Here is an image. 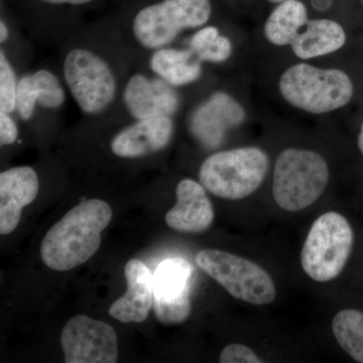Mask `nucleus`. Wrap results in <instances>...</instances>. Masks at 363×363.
<instances>
[{
    "label": "nucleus",
    "instance_id": "nucleus-29",
    "mask_svg": "<svg viewBox=\"0 0 363 363\" xmlns=\"http://www.w3.org/2000/svg\"><path fill=\"white\" fill-rule=\"evenodd\" d=\"M313 6L319 11H325L329 9L332 4V0H312Z\"/></svg>",
    "mask_w": 363,
    "mask_h": 363
},
{
    "label": "nucleus",
    "instance_id": "nucleus-7",
    "mask_svg": "<svg viewBox=\"0 0 363 363\" xmlns=\"http://www.w3.org/2000/svg\"><path fill=\"white\" fill-rule=\"evenodd\" d=\"M350 222L337 212H327L314 221L301 252V264L313 281L325 283L337 278L353 247Z\"/></svg>",
    "mask_w": 363,
    "mask_h": 363
},
{
    "label": "nucleus",
    "instance_id": "nucleus-30",
    "mask_svg": "<svg viewBox=\"0 0 363 363\" xmlns=\"http://www.w3.org/2000/svg\"><path fill=\"white\" fill-rule=\"evenodd\" d=\"M358 147H359L360 152L363 155V124L362 130H360L359 135H358Z\"/></svg>",
    "mask_w": 363,
    "mask_h": 363
},
{
    "label": "nucleus",
    "instance_id": "nucleus-19",
    "mask_svg": "<svg viewBox=\"0 0 363 363\" xmlns=\"http://www.w3.org/2000/svg\"><path fill=\"white\" fill-rule=\"evenodd\" d=\"M307 30L293 40L294 54L301 59H312L338 51L346 42L342 26L330 20L307 21Z\"/></svg>",
    "mask_w": 363,
    "mask_h": 363
},
{
    "label": "nucleus",
    "instance_id": "nucleus-14",
    "mask_svg": "<svg viewBox=\"0 0 363 363\" xmlns=\"http://www.w3.org/2000/svg\"><path fill=\"white\" fill-rule=\"evenodd\" d=\"M37 172L28 166L14 167L0 174V233L6 235L18 227L23 208L39 193Z\"/></svg>",
    "mask_w": 363,
    "mask_h": 363
},
{
    "label": "nucleus",
    "instance_id": "nucleus-22",
    "mask_svg": "<svg viewBox=\"0 0 363 363\" xmlns=\"http://www.w3.org/2000/svg\"><path fill=\"white\" fill-rule=\"evenodd\" d=\"M18 80L9 57L0 51V111L13 113L16 109Z\"/></svg>",
    "mask_w": 363,
    "mask_h": 363
},
{
    "label": "nucleus",
    "instance_id": "nucleus-31",
    "mask_svg": "<svg viewBox=\"0 0 363 363\" xmlns=\"http://www.w3.org/2000/svg\"><path fill=\"white\" fill-rule=\"evenodd\" d=\"M267 1L272 2V4H281V2L286 1V0H267Z\"/></svg>",
    "mask_w": 363,
    "mask_h": 363
},
{
    "label": "nucleus",
    "instance_id": "nucleus-27",
    "mask_svg": "<svg viewBox=\"0 0 363 363\" xmlns=\"http://www.w3.org/2000/svg\"><path fill=\"white\" fill-rule=\"evenodd\" d=\"M42 1L45 2V4H58V6H61V4H70V6H82V4L92 2L93 0H42Z\"/></svg>",
    "mask_w": 363,
    "mask_h": 363
},
{
    "label": "nucleus",
    "instance_id": "nucleus-25",
    "mask_svg": "<svg viewBox=\"0 0 363 363\" xmlns=\"http://www.w3.org/2000/svg\"><path fill=\"white\" fill-rule=\"evenodd\" d=\"M18 126L14 121L13 113L0 111V145H13L18 138Z\"/></svg>",
    "mask_w": 363,
    "mask_h": 363
},
{
    "label": "nucleus",
    "instance_id": "nucleus-6",
    "mask_svg": "<svg viewBox=\"0 0 363 363\" xmlns=\"http://www.w3.org/2000/svg\"><path fill=\"white\" fill-rule=\"evenodd\" d=\"M210 0H162L143 7L131 23V35L143 49L169 47L183 30L204 26L211 16Z\"/></svg>",
    "mask_w": 363,
    "mask_h": 363
},
{
    "label": "nucleus",
    "instance_id": "nucleus-9",
    "mask_svg": "<svg viewBox=\"0 0 363 363\" xmlns=\"http://www.w3.org/2000/svg\"><path fill=\"white\" fill-rule=\"evenodd\" d=\"M61 344L67 363H116L118 358L114 329L84 315L67 322L62 330Z\"/></svg>",
    "mask_w": 363,
    "mask_h": 363
},
{
    "label": "nucleus",
    "instance_id": "nucleus-16",
    "mask_svg": "<svg viewBox=\"0 0 363 363\" xmlns=\"http://www.w3.org/2000/svg\"><path fill=\"white\" fill-rule=\"evenodd\" d=\"M128 291L109 308V315L123 323H140L154 305V274L142 260L130 259L124 267Z\"/></svg>",
    "mask_w": 363,
    "mask_h": 363
},
{
    "label": "nucleus",
    "instance_id": "nucleus-13",
    "mask_svg": "<svg viewBox=\"0 0 363 363\" xmlns=\"http://www.w3.org/2000/svg\"><path fill=\"white\" fill-rule=\"evenodd\" d=\"M245 118V111L227 93L215 92L200 104L190 117L193 135L207 147L220 145L229 128L240 125Z\"/></svg>",
    "mask_w": 363,
    "mask_h": 363
},
{
    "label": "nucleus",
    "instance_id": "nucleus-28",
    "mask_svg": "<svg viewBox=\"0 0 363 363\" xmlns=\"http://www.w3.org/2000/svg\"><path fill=\"white\" fill-rule=\"evenodd\" d=\"M9 38V26L4 21H0V43L4 44Z\"/></svg>",
    "mask_w": 363,
    "mask_h": 363
},
{
    "label": "nucleus",
    "instance_id": "nucleus-20",
    "mask_svg": "<svg viewBox=\"0 0 363 363\" xmlns=\"http://www.w3.org/2000/svg\"><path fill=\"white\" fill-rule=\"evenodd\" d=\"M307 9L298 0H286L272 11L264 26L267 39L276 45L292 44L302 26L307 25Z\"/></svg>",
    "mask_w": 363,
    "mask_h": 363
},
{
    "label": "nucleus",
    "instance_id": "nucleus-8",
    "mask_svg": "<svg viewBox=\"0 0 363 363\" xmlns=\"http://www.w3.org/2000/svg\"><path fill=\"white\" fill-rule=\"evenodd\" d=\"M196 264L233 297L252 305H267L277 296L272 277L252 260L219 250H203Z\"/></svg>",
    "mask_w": 363,
    "mask_h": 363
},
{
    "label": "nucleus",
    "instance_id": "nucleus-24",
    "mask_svg": "<svg viewBox=\"0 0 363 363\" xmlns=\"http://www.w3.org/2000/svg\"><path fill=\"white\" fill-rule=\"evenodd\" d=\"M221 363H262L257 353L243 344L233 343L227 345L219 357Z\"/></svg>",
    "mask_w": 363,
    "mask_h": 363
},
{
    "label": "nucleus",
    "instance_id": "nucleus-21",
    "mask_svg": "<svg viewBox=\"0 0 363 363\" xmlns=\"http://www.w3.org/2000/svg\"><path fill=\"white\" fill-rule=\"evenodd\" d=\"M332 331L340 347L355 362L363 363V313L354 309L337 313Z\"/></svg>",
    "mask_w": 363,
    "mask_h": 363
},
{
    "label": "nucleus",
    "instance_id": "nucleus-11",
    "mask_svg": "<svg viewBox=\"0 0 363 363\" xmlns=\"http://www.w3.org/2000/svg\"><path fill=\"white\" fill-rule=\"evenodd\" d=\"M124 108L135 121L159 116L174 117L180 109L181 98L176 88L152 75L136 72L130 75L121 92Z\"/></svg>",
    "mask_w": 363,
    "mask_h": 363
},
{
    "label": "nucleus",
    "instance_id": "nucleus-18",
    "mask_svg": "<svg viewBox=\"0 0 363 363\" xmlns=\"http://www.w3.org/2000/svg\"><path fill=\"white\" fill-rule=\"evenodd\" d=\"M149 67L152 74L175 88L195 82L202 74L201 61L190 48L156 50L150 54Z\"/></svg>",
    "mask_w": 363,
    "mask_h": 363
},
{
    "label": "nucleus",
    "instance_id": "nucleus-12",
    "mask_svg": "<svg viewBox=\"0 0 363 363\" xmlns=\"http://www.w3.org/2000/svg\"><path fill=\"white\" fill-rule=\"evenodd\" d=\"M175 131L174 117L135 121L113 136L111 152L123 159H138L166 149Z\"/></svg>",
    "mask_w": 363,
    "mask_h": 363
},
{
    "label": "nucleus",
    "instance_id": "nucleus-5",
    "mask_svg": "<svg viewBox=\"0 0 363 363\" xmlns=\"http://www.w3.org/2000/svg\"><path fill=\"white\" fill-rule=\"evenodd\" d=\"M279 86L289 104L315 114L341 108L353 95V84L347 74L308 64L289 68L279 79Z\"/></svg>",
    "mask_w": 363,
    "mask_h": 363
},
{
    "label": "nucleus",
    "instance_id": "nucleus-26",
    "mask_svg": "<svg viewBox=\"0 0 363 363\" xmlns=\"http://www.w3.org/2000/svg\"><path fill=\"white\" fill-rule=\"evenodd\" d=\"M219 35H220V33H219V30H217L215 26H206V28H203L191 38L190 49L196 54V52L203 49L210 40L218 37Z\"/></svg>",
    "mask_w": 363,
    "mask_h": 363
},
{
    "label": "nucleus",
    "instance_id": "nucleus-3",
    "mask_svg": "<svg viewBox=\"0 0 363 363\" xmlns=\"http://www.w3.org/2000/svg\"><path fill=\"white\" fill-rule=\"evenodd\" d=\"M266 152L257 147L222 150L208 157L199 171L203 187L226 200H240L259 188L269 171Z\"/></svg>",
    "mask_w": 363,
    "mask_h": 363
},
{
    "label": "nucleus",
    "instance_id": "nucleus-4",
    "mask_svg": "<svg viewBox=\"0 0 363 363\" xmlns=\"http://www.w3.org/2000/svg\"><path fill=\"white\" fill-rule=\"evenodd\" d=\"M63 77L71 96L86 116H101L116 99L117 78L99 52L86 47L72 48L63 59Z\"/></svg>",
    "mask_w": 363,
    "mask_h": 363
},
{
    "label": "nucleus",
    "instance_id": "nucleus-2",
    "mask_svg": "<svg viewBox=\"0 0 363 363\" xmlns=\"http://www.w3.org/2000/svg\"><path fill=\"white\" fill-rule=\"evenodd\" d=\"M328 181V164L319 154L312 150H285L274 164L272 195L281 209L302 211L321 197Z\"/></svg>",
    "mask_w": 363,
    "mask_h": 363
},
{
    "label": "nucleus",
    "instance_id": "nucleus-1",
    "mask_svg": "<svg viewBox=\"0 0 363 363\" xmlns=\"http://www.w3.org/2000/svg\"><path fill=\"white\" fill-rule=\"evenodd\" d=\"M112 218L106 202L91 199L71 209L45 234L43 262L52 271L66 272L85 264L101 245V233Z\"/></svg>",
    "mask_w": 363,
    "mask_h": 363
},
{
    "label": "nucleus",
    "instance_id": "nucleus-23",
    "mask_svg": "<svg viewBox=\"0 0 363 363\" xmlns=\"http://www.w3.org/2000/svg\"><path fill=\"white\" fill-rule=\"evenodd\" d=\"M231 54H233V45L230 40L224 35H219L218 37L210 40L199 52H196V56L201 62L222 63L226 61Z\"/></svg>",
    "mask_w": 363,
    "mask_h": 363
},
{
    "label": "nucleus",
    "instance_id": "nucleus-10",
    "mask_svg": "<svg viewBox=\"0 0 363 363\" xmlns=\"http://www.w3.org/2000/svg\"><path fill=\"white\" fill-rule=\"evenodd\" d=\"M193 269L182 259L164 260L154 274V309L162 324H180L191 314Z\"/></svg>",
    "mask_w": 363,
    "mask_h": 363
},
{
    "label": "nucleus",
    "instance_id": "nucleus-15",
    "mask_svg": "<svg viewBox=\"0 0 363 363\" xmlns=\"http://www.w3.org/2000/svg\"><path fill=\"white\" fill-rule=\"evenodd\" d=\"M177 203L166 214L169 228L180 233L207 230L214 220V209L202 184L184 179L176 189Z\"/></svg>",
    "mask_w": 363,
    "mask_h": 363
},
{
    "label": "nucleus",
    "instance_id": "nucleus-17",
    "mask_svg": "<svg viewBox=\"0 0 363 363\" xmlns=\"http://www.w3.org/2000/svg\"><path fill=\"white\" fill-rule=\"evenodd\" d=\"M66 98L65 88L58 76L47 69H40L18 80L16 112L21 121H30L37 105L54 111L63 106Z\"/></svg>",
    "mask_w": 363,
    "mask_h": 363
}]
</instances>
